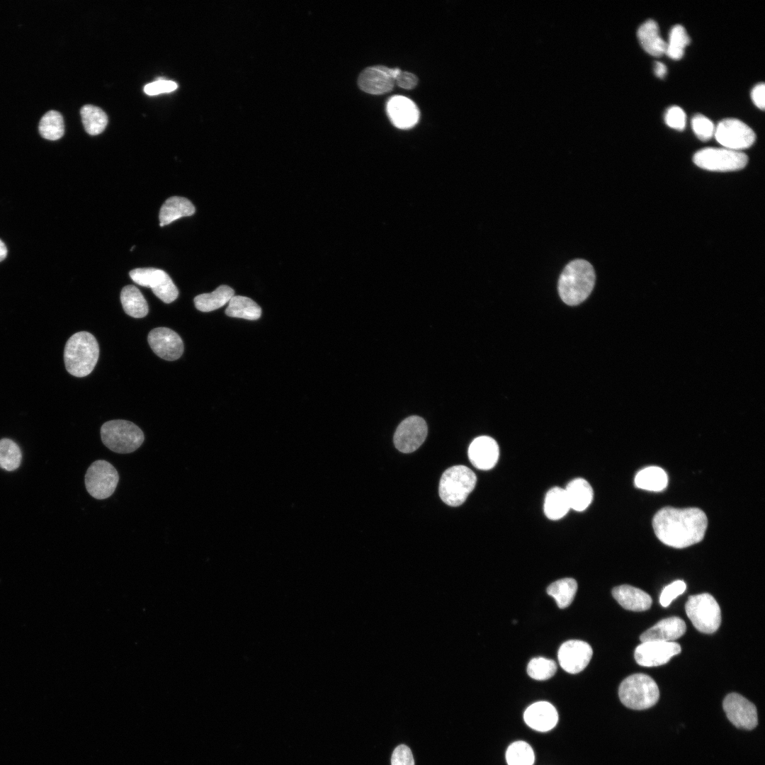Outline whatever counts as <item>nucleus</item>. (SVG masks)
Returning a JSON list of instances; mask_svg holds the SVG:
<instances>
[{
    "instance_id": "f257e3e1",
    "label": "nucleus",
    "mask_w": 765,
    "mask_h": 765,
    "mask_svg": "<svg viewBox=\"0 0 765 765\" xmlns=\"http://www.w3.org/2000/svg\"><path fill=\"white\" fill-rule=\"evenodd\" d=\"M652 525L661 542L673 548H684L703 540L708 519L706 514L698 508L667 506L656 513Z\"/></svg>"
},
{
    "instance_id": "f03ea898",
    "label": "nucleus",
    "mask_w": 765,
    "mask_h": 765,
    "mask_svg": "<svg viewBox=\"0 0 765 765\" xmlns=\"http://www.w3.org/2000/svg\"><path fill=\"white\" fill-rule=\"evenodd\" d=\"M595 283V272L591 264L584 259L570 261L563 269L558 280V293L562 300L576 305L585 300Z\"/></svg>"
},
{
    "instance_id": "7ed1b4c3",
    "label": "nucleus",
    "mask_w": 765,
    "mask_h": 765,
    "mask_svg": "<svg viewBox=\"0 0 765 765\" xmlns=\"http://www.w3.org/2000/svg\"><path fill=\"white\" fill-rule=\"evenodd\" d=\"M99 356L96 338L87 332L73 334L67 341L64 361L67 370L76 377H84L94 370Z\"/></svg>"
},
{
    "instance_id": "20e7f679",
    "label": "nucleus",
    "mask_w": 765,
    "mask_h": 765,
    "mask_svg": "<svg viewBox=\"0 0 765 765\" xmlns=\"http://www.w3.org/2000/svg\"><path fill=\"white\" fill-rule=\"evenodd\" d=\"M618 696L621 703L627 708L645 710L657 703L659 691L657 683L650 676L634 674L621 682Z\"/></svg>"
},
{
    "instance_id": "39448f33",
    "label": "nucleus",
    "mask_w": 765,
    "mask_h": 765,
    "mask_svg": "<svg viewBox=\"0 0 765 765\" xmlns=\"http://www.w3.org/2000/svg\"><path fill=\"white\" fill-rule=\"evenodd\" d=\"M101 438L108 449L121 454L135 451L144 440V433L139 426L123 419L104 423L101 428Z\"/></svg>"
},
{
    "instance_id": "423d86ee",
    "label": "nucleus",
    "mask_w": 765,
    "mask_h": 765,
    "mask_svg": "<svg viewBox=\"0 0 765 765\" xmlns=\"http://www.w3.org/2000/svg\"><path fill=\"white\" fill-rule=\"evenodd\" d=\"M476 482V475L469 468L465 465L450 467L441 477L439 496L448 506H458L474 489Z\"/></svg>"
},
{
    "instance_id": "0eeeda50",
    "label": "nucleus",
    "mask_w": 765,
    "mask_h": 765,
    "mask_svg": "<svg viewBox=\"0 0 765 765\" xmlns=\"http://www.w3.org/2000/svg\"><path fill=\"white\" fill-rule=\"evenodd\" d=\"M685 611L693 626L701 633H713L720 625V608L710 594L689 596Z\"/></svg>"
},
{
    "instance_id": "6e6552de",
    "label": "nucleus",
    "mask_w": 765,
    "mask_h": 765,
    "mask_svg": "<svg viewBox=\"0 0 765 765\" xmlns=\"http://www.w3.org/2000/svg\"><path fill=\"white\" fill-rule=\"evenodd\" d=\"M698 167L713 171H732L743 169L747 156L741 151L727 148L706 147L696 152L693 157Z\"/></svg>"
},
{
    "instance_id": "1a4fd4ad",
    "label": "nucleus",
    "mask_w": 765,
    "mask_h": 765,
    "mask_svg": "<svg viewBox=\"0 0 765 765\" xmlns=\"http://www.w3.org/2000/svg\"><path fill=\"white\" fill-rule=\"evenodd\" d=\"M88 493L96 499H105L110 497L119 482L116 469L105 460L92 463L84 477Z\"/></svg>"
},
{
    "instance_id": "9d476101",
    "label": "nucleus",
    "mask_w": 765,
    "mask_h": 765,
    "mask_svg": "<svg viewBox=\"0 0 765 765\" xmlns=\"http://www.w3.org/2000/svg\"><path fill=\"white\" fill-rule=\"evenodd\" d=\"M131 279L137 284L150 288L154 294L165 303L174 301L178 290L170 276L163 270L156 268H139L130 272Z\"/></svg>"
},
{
    "instance_id": "9b49d317",
    "label": "nucleus",
    "mask_w": 765,
    "mask_h": 765,
    "mask_svg": "<svg viewBox=\"0 0 765 765\" xmlns=\"http://www.w3.org/2000/svg\"><path fill=\"white\" fill-rule=\"evenodd\" d=\"M714 136L725 148L735 151L749 147L756 140L754 130L736 118H726L720 121L715 128Z\"/></svg>"
},
{
    "instance_id": "f8f14e48",
    "label": "nucleus",
    "mask_w": 765,
    "mask_h": 765,
    "mask_svg": "<svg viewBox=\"0 0 765 765\" xmlns=\"http://www.w3.org/2000/svg\"><path fill=\"white\" fill-rule=\"evenodd\" d=\"M722 707L727 718L736 727L751 730L756 727V708L742 695L729 693L723 700Z\"/></svg>"
},
{
    "instance_id": "ddd939ff",
    "label": "nucleus",
    "mask_w": 765,
    "mask_h": 765,
    "mask_svg": "<svg viewBox=\"0 0 765 765\" xmlns=\"http://www.w3.org/2000/svg\"><path fill=\"white\" fill-rule=\"evenodd\" d=\"M428 427L425 420L419 416H411L404 419L394 434L395 447L402 453L416 450L425 441Z\"/></svg>"
},
{
    "instance_id": "4468645a",
    "label": "nucleus",
    "mask_w": 765,
    "mask_h": 765,
    "mask_svg": "<svg viewBox=\"0 0 765 765\" xmlns=\"http://www.w3.org/2000/svg\"><path fill=\"white\" fill-rule=\"evenodd\" d=\"M681 650L675 642L647 641L637 646L634 656L640 666L656 667L666 664Z\"/></svg>"
},
{
    "instance_id": "2eb2a0df",
    "label": "nucleus",
    "mask_w": 765,
    "mask_h": 765,
    "mask_svg": "<svg viewBox=\"0 0 765 765\" xmlns=\"http://www.w3.org/2000/svg\"><path fill=\"white\" fill-rule=\"evenodd\" d=\"M401 69L382 65L369 67L359 75L360 89L370 94L379 95L389 92L395 85V79Z\"/></svg>"
},
{
    "instance_id": "dca6fc26",
    "label": "nucleus",
    "mask_w": 765,
    "mask_h": 765,
    "mask_svg": "<svg viewBox=\"0 0 765 765\" xmlns=\"http://www.w3.org/2000/svg\"><path fill=\"white\" fill-rule=\"evenodd\" d=\"M593 651L586 642L572 640L565 642L559 648L557 658L561 667L570 674L582 672L589 663Z\"/></svg>"
},
{
    "instance_id": "f3484780",
    "label": "nucleus",
    "mask_w": 765,
    "mask_h": 765,
    "mask_svg": "<svg viewBox=\"0 0 765 765\" xmlns=\"http://www.w3.org/2000/svg\"><path fill=\"white\" fill-rule=\"evenodd\" d=\"M147 341L154 353L166 361L177 360L183 352V343L180 336L166 327L151 330Z\"/></svg>"
},
{
    "instance_id": "a211bd4d",
    "label": "nucleus",
    "mask_w": 765,
    "mask_h": 765,
    "mask_svg": "<svg viewBox=\"0 0 765 765\" xmlns=\"http://www.w3.org/2000/svg\"><path fill=\"white\" fill-rule=\"evenodd\" d=\"M387 114L391 123L397 128L407 130L413 128L419 120L416 105L404 96H393L386 103Z\"/></svg>"
},
{
    "instance_id": "6ab92c4d",
    "label": "nucleus",
    "mask_w": 765,
    "mask_h": 765,
    "mask_svg": "<svg viewBox=\"0 0 765 765\" xmlns=\"http://www.w3.org/2000/svg\"><path fill=\"white\" fill-rule=\"evenodd\" d=\"M499 456L496 441L487 436L475 438L468 448V458L474 467L487 470L495 466Z\"/></svg>"
},
{
    "instance_id": "aec40b11",
    "label": "nucleus",
    "mask_w": 765,
    "mask_h": 765,
    "mask_svg": "<svg viewBox=\"0 0 765 765\" xmlns=\"http://www.w3.org/2000/svg\"><path fill=\"white\" fill-rule=\"evenodd\" d=\"M523 719L531 728L547 732L552 730L557 724L558 714L555 708L546 701H539L531 704L524 712Z\"/></svg>"
},
{
    "instance_id": "412c9836",
    "label": "nucleus",
    "mask_w": 765,
    "mask_h": 765,
    "mask_svg": "<svg viewBox=\"0 0 765 765\" xmlns=\"http://www.w3.org/2000/svg\"><path fill=\"white\" fill-rule=\"evenodd\" d=\"M685 622L679 617H670L661 620L654 625L645 631L640 636L643 642L661 641L673 642L681 637L686 632Z\"/></svg>"
},
{
    "instance_id": "4be33fe9",
    "label": "nucleus",
    "mask_w": 765,
    "mask_h": 765,
    "mask_svg": "<svg viewBox=\"0 0 765 765\" xmlns=\"http://www.w3.org/2000/svg\"><path fill=\"white\" fill-rule=\"evenodd\" d=\"M612 595L623 608L633 611H646L650 608L652 603L648 594L627 584L613 588Z\"/></svg>"
},
{
    "instance_id": "5701e85b",
    "label": "nucleus",
    "mask_w": 765,
    "mask_h": 765,
    "mask_svg": "<svg viewBox=\"0 0 765 765\" xmlns=\"http://www.w3.org/2000/svg\"><path fill=\"white\" fill-rule=\"evenodd\" d=\"M637 35L642 47L650 55L660 56L666 53L667 42L660 36L659 26L655 21H645L639 27Z\"/></svg>"
},
{
    "instance_id": "b1692460",
    "label": "nucleus",
    "mask_w": 765,
    "mask_h": 765,
    "mask_svg": "<svg viewBox=\"0 0 765 765\" xmlns=\"http://www.w3.org/2000/svg\"><path fill=\"white\" fill-rule=\"evenodd\" d=\"M195 207L187 198L179 196L169 198L159 211L160 226L170 224L181 217L191 216L195 212Z\"/></svg>"
},
{
    "instance_id": "393cba45",
    "label": "nucleus",
    "mask_w": 765,
    "mask_h": 765,
    "mask_svg": "<svg viewBox=\"0 0 765 765\" xmlns=\"http://www.w3.org/2000/svg\"><path fill=\"white\" fill-rule=\"evenodd\" d=\"M570 509L577 511L585 510L593 499V489L583 478H576L565 488Z\"/></svg>"
},
{
    "instance_id": "a878e982",
    "label": "nucleus",
    "mask_w": 765,
    "mask_h": 765,
    "mask_svg": "<svg viewBox=\"0 0 765 765\" xmlns=\"http://www.w3.org/2000/svg\"><path fill=\"white\" fill-rule=\"evenodd\" d=\"M120 301L125 312L132 317L142 318L148 313V305L144 297L133 285H126L122 289Z\"/></svg>"
},
{
    "instance_id": "bb28decb",
    "label": "nucleus",
    "mask_w": 765,
    "mask_h": 765,
    "mask_svg": "<svg viewBox=\"0 0 765 765\" xmlns=\"http://www.w3.org/2000/svg\"><path fill=\"white\" fill-rule=\"evenodd\" d=\"M234 295V291L231 287L222 285L212 293H203L195 297L194 304L196 309L201 312H211L229 302Z\"/></svg>"
},
{
    "instance_id": "cd10ccee",
    "label": "nucleus",
    "mask_w": 765,
    "mask_h": 765,
    "mask_svg": "<svg viewBox=\"0 0 765 765\" xmlns=\"http://www.w3.org/2000/svg\"><path fill=\"white\" fill-rule=\"evenodd\" d=\"M570 509L565 489L555 487L546 494L544 501V513L551 520H558L565 516Z\"/></svg>"
},
{
    "instance_id": "c85d7f7f",
    "label": "nucleus",
    "mask_w": 765,
    "mask_h": 765,
    "mask_svg": "<svg viewBox=\"0 0 765 765\" xmlns=\"http://www.w3.org/2000/svg\"><path fill=\"white\" fill-rule=\"evenodd\" d=\"M225 314L232 317L256 320L261 317V309L256 302L249 298L234 295L229 301Z\"/></svg>"
},
{
    "instance_id": "c756f323",
    "label": "nucleus",
    "mask_w": 765,
    "mask_h": 765,
    "mask_svg": "<svg viewBox=\"0 0 765 765\" xmlns=\"http://www.w3.org/2000/svg\"><path fill=\"white\" fill-rule=\"evenodd\" d=\"M667 483V473L663 469L656 466L641 470L635 478L637 487L649 491H662L666 488Z\"/></svg>"
},
{
    "instance_id": "7c9ffc66",
    "label": "nucleus",
    "mask_w": 765,
    "mask_h": 765,
    "mask_svg": "<svg viewBox=\"0 0 765 765\" xmlns=\"http://www.w3.org/2000/svg\"><path fill=\"white\" fill-rule=\"evenodd\" d=\"M577 590V583L572 578H564L552 583L547 588V593L555 600L560 608L569 606Z\"/></svg>"
},
{
    "instance_id": "2f4dec72",
    "label": "nucleus",
    "mask_w": 765,
    "mask_h": 765,
    "mask_svg": "<svg viewBox=\"0 0 765 765\" xmlns=\"http://www.w3.org/2000/svg\"><path fill=\"white\" fill-rule=\"evenodd\" d=\"M80 113L84 128L89 135H97L105 130L108 117L100 108L86 105L81 108Z\"/></svg>"
},
{
    "instance_id": "473e14b6",
    "label": "nucleus",
    "mask_w": 765,
    "mask_h": 765,
    "mask_svg": "<svg viewBox=\"0 0 765 765\" xmlns=\"http://www.w3.org/2000/svg\"><path fill=\"white\" fill-rule=\"evenodd\" d=\"M39 132L46 140H57L61 138L64 132L62 115L56 110L47 112L40 121Z\"/></svg>"
},
{
    "instance_id": "72a5a7b5",
    "label": "nucleus",
    "mask_w": 765,
    "mask_h": 765,
    "mask_svg": "<svg viewBox=\"0 0 765 765\" xmlns=\"http://www.w3.org/2000/svg\"><path fill=\"white\" fill-rule=\"evenodd\" d=\"M22 453L16 442L9 438L0 440V468L13 471L21 465Z\"/></svg>"
},
{
    "instance_id": "f704fd0d",
    "label": "nucleus",
    "mask_w": 765,
    "mask_h": 765,
    "mask_svg": "<svg viewBox=\"0 0 765 765\" xmlns=\"http://www.w3.org/2000/svg\"><path fill=\"white\" fill-rule=\"evenodd\" d=\"M506 760L508 765H533L535 761L533 748L526 742H514L506 749Z\"/></svg>"
},
{
    "instance_id": "c9c22d12",
    "label": "nucleus",
    "mask_w": 765,
    "mask_h": 765,
    "mask_svg": "<svg viewBox=\"0 0 765 765\" xmlns=\"http://www.w3.org/2000/svg\"><path fill=\"white\" fill-rule=\"evenodd\" d=\"M689 42L690 38L685 28L676 24L670 30L666 54L674 60H679L683 57L684 48Z\"/></svg>"
},
{
    "instance_id": "e433bc0d",
    "label": "nucleus",
    "mask_w": 765,
    "mask_h": 765,
    "mask_svg": "<svg viewBox=\"0 0 765 765\" xmlns=\"http://www.w3.org/2000/svg\"><path fill=\"white\" fill-rule=\"evenodd\" d=\"M557 671L555 661L544 657L533 658L527 666L529 676L536 680H547L551 678Z\"/></svg>"
},
{
    "instance_id": "4c0bfd02",
    "label": "nucleus",
    "mask_w": 765,
    "mask_h": 765,
    "mask_svg": "<svg viewBox=\"0 0 765 765\" xmlns=\"http://www.w3.org/2000/svg\"><path fill=\"white\" fill-rule=\"evenodd\" d=\"M692 129L696 135L702 141L710 140L715 132L713 123L702 114H696L691 120Z\"/></svg>"
},
{
    "instance_id": "58836bf2",
    "label": "nucleus",
    "mask_w": 765,
    "mask_h": 765,
    "mask_svg": "<svg viewBox=\"0 0 765 765\" xmlns=\"http://www.w3.org/2000/svg\"><path fill=\"white\" fill-rule=\"evenodd\" d=\"M686 589V584L682 580H676L667 585L660 594L659 602L661 605L664 607L668 606L674 599L682 594Z\"/></svg>"
},
{
    "instance_id": "ea45409f",
    "label": "nucleus",
    "mask_w": 765,
    "mask_h": 765,
    "mask_svg": "<svg viewBox=\"0 0 765 765\" xmlns=\"http://www.w3.org/2000/svg\"><path fill=\"white\" fill-rule=\"evenodd\" d=\"M664 120L670 128L682 130L686 125V113L681 107L672 106L667 110Z\"/></svg>"
},
{
    "instance_id": "a19ab883",
    "label": "nucleus",
    "mask_w": 765,
    "mask_h": 765,
    "mask_svg": "<svg viewBox=\"0 0 765 765\" xmlns=\"http://www.w3.org/2000/svg\"><path fill=\"white\" fill-rule=\"evenodd\" d=\"M177 87V84L174 81L159 79L155 81L146 84L144 87V91L147 95L154 96L174 91Z\"/></svg>"
},
{
    "instance_id": "79ce46f5",
    "label": "nucleus",
    "mask_w": 765,
    "mask_h": 765,
    "mask_svg": "<svg viewBox=\"0 0 765 765\" xmlns=\"http://www.w3.org/2000/svg\"><path fill=\"white\" fill-rule=\"evenodd\" d=\"M391 765H414L410 748L405 744L397 746L392 752Z\"/></svg>"
},
{
    "instance_id": "37998d69",
    "label": "nucleus",
    "mask_w": 765,
    "mask_h": 765,
    "mask_svg": "<svg viewBox=\"0 0 765 765\" xmlns=\"http://www.w3.org/2000/svg\"><path fill=\"white\" fill-rule=\"evenodd\" d=\"M397 84L405 89H414L418 83V78L412 73L400 71L395 79Z\"/></svg>"
},
{
    "instance_id": "c03bdc74",
    "label": "nucleus",
    "mask_w": 765,
    "mask_h": 765,
    "mask_svg": "<svg viewBox=\"0 0 765 765\" xmlns=\"http://www.w3.org/2000/svg\"><path fill=\"white\" fill-rule=\"evenodd\" d=\"M765 84H757L752 90L751 97L754 103L760 109L764 110L765 106Z\"/></svg>"
},
{
    "instance_id": "a18cd8bd",
    "label": "nucleus",
    "mask_w": 765,
    "mask_h": 765,
    "mask_svg": "<svg viewBox=\"0 0 765 765\" xmlns=\"http://www.w3.org/2000/svg\"><path fill=\"white\" fill-rule=\"evenodd\" d=\"M654 71L658 77L663 78L667 73V67L665 64L661 62H655Z\"/></svg>"
},
{
    "instance_id": "49530a36",
    "label": "nucleus",
    "mask_w": 765,
    "mask_h": 765,
    "mask_svg": "<svg viewBox=\"0 0 765 765\" xmlns=\"http://www.w3.org/2000/svg\"><path fill=\"white\" fill-rule=\"evenodd\" d=\"M7 253L8 251L6 244L0 239V262L6 257Z\"/></svg>"
}]
</instances>
